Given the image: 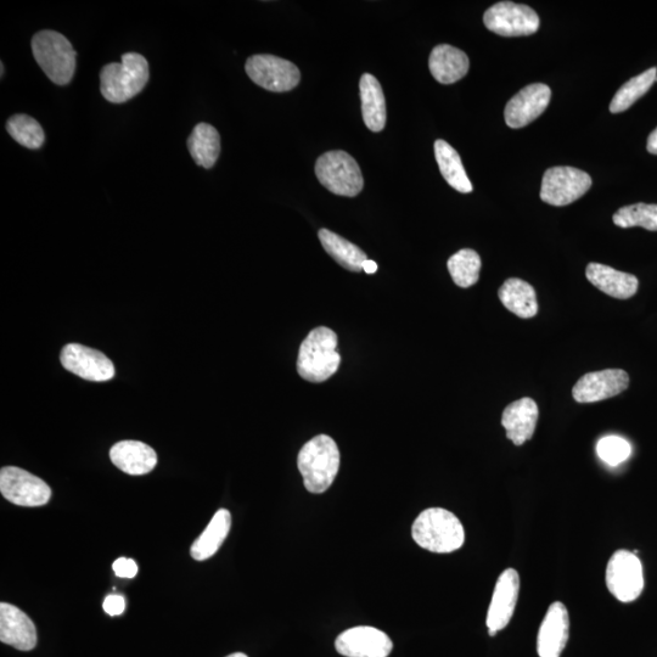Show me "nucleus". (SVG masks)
<instances>
[{"mask_svg": "<svg viewBox=\"0 0 657 657\" xmlns=\"http://www.w3.org/2000/svg\"><path fill=\"white\" fill-rule=\"evenodd\" d=\"M297 466L303 485L314 494L328 491L340 469V451L336 442L327 435H318L302 447Z\"/></svg>", "mask_w": 657, "mask_h": 657, "instance_id": "nucleus-1", "label": "nucleus"}, {"mask_svg": "<svg viewBox=\"0 0 657 657\" xmlns=\"http://www.w3.org/2000/svg\"><path fill=\"white\" fill-rule=\"evenodd\" d=\"M412 537L419 547L431 553L448 554L463 547L465 531L462 522L451 511L430 508L414 521Z\"/></svg>", "mask_w": 657, "mask_h": 657, "instance_id": "nucleus-2", "label": "nucleus"}, {"mask_svg": "<svg viewBox=\"0 0 657 657\" xmlns=\"http://www.w3.org/2000/svg\"><path fill=\"white\" fill-rule=\"evenodd\" d=\"M338 335L325 327L313 329L302 342L297 373L310 383H324L338 372L341 357L338 352Z\"/></svg>", "mask_w": 657, "mask_h": 657, "instance_id": "nucleus-3", "label": "nucleus"}, {"mask_svg": "<svg viewBox=\"0 0 657 657\" xmlns=\"http://www.w3.org/2000/svg\"><path fill=\"white\" fill-rule=\"evenodd\" d=\"M148 61L138 53L122 55L121 63H111L100 72V92L112 104L127 103L149 82Z\"/></svg>", "mask_w": 657, "mask_h": 657, "instance_id": "nucleus-4", "label": "nucleus"}, {"mask_svg": "<svg viewBox=\"0 0 657 657\" xmlns=\"http://www.w3.org/2000/svg\"><path fill=\"white\" fill-rule=\"evenodd\" d=\"M32 52L50 81L66 86L76 71V52L69 39L59 32L41 31L32 38Z\"/></svg>", "mask_w": 657, "mask_h": 657, "instance_id": "nucleus-5", "label": "nucleus"}, {"mask_svg": "<svg viewBox=\"0 0 657 657\" xmlns=\"http://www.w3.org/2000/svg\"><path fill=\"white\" fill-rule=\"evenodd\" d=\"M316 176L329 192L347 198H355L364 187L357 161L341 150L329 151L319 157Z\"/></svg>", "mask_w": 657, "mask_h": 657, "instance_id": "nucleus-6", "label": "nucleus"}, {"mask_svg": "<svg viewBox=\"0 0 657 657\" xmlns=\"http://www.w3.org/2000/svg\"><path fill=\"white\" fill-rule=\"evenodd\" d=\"M606 586L609 592L622 603H632L644 589L642 561L637 554L628 550H617L606 567Z\"/></svg>", "mask_w": 657, "mask_h": 657, "instance_id": "nucleus-7", "label": "nucleus"}, {"mask_svg": "<svg viewBox=\"0 0 657 657\" xmlns=\"http://www.w3.org/2000/svg\"><path fill=\"white\" fill-rule=\"evenodd\" d=\"M245 70L247 76L257 86L269 92L284 93L299 86L300 70L290 61L269 54H258L247 59Z\"/></svg>", "mask_w": 657, "mask_h": 657, "instance_id": "nucleus-8", "label": "nucleus"}, {"mask_svg": "<svg viewBox=\"0 0 657 657\" xmlns=\"http://www.w3.org/2000/svg\"><path fill=\"white\" fill-rule=\"evenodd\" d=\"M592 187L588 173L574 167H553L544 173L541 199L553 206H566L582 198Z\"/></svg>", "mask_w": 657, "mask_h": 657, "instance_id": "nucleus-9", "label": "nucleus"}, {"mask_svg": "<svg viewBox=\"0 0 657 657\" xmlns=\"http://www.w3.org/2000/svg\"><path fill=\"white\" fill-rule=\"evenodd\" d=\"M0 492L19 507H42L52 497V490L46 482L16 466H5L0 471Z\"/></svg>", "mask_w": 657, "mask_h": 657, "instance_id": "nucleus-10", "label": "nucleus"}, {"mask_svg": "<svg viewBox=\"0 0 657 657\" xmlns=\"http://www.w3.org/2000/svg\"><path fill=\"white\" fill-rule=\"evenodd\" d=\"M484 22L488 30L503 37L531 36L539 28L536 11L513 2L492 5L484 15Z\"/></svg>", "mask_w": 657, "mask_h": 657, "instance_id": "nucleus-11", "label": "nucleus"}, {"mask_svg": "<svg viewBox=\"0 0 657 657\" xmlns=\"http://www.w3.org/2000/svg\"><path fill=\"white\" fill-rule=\"evenodd\" d=\"M60 362L72 374L94 383H103L115 376L114 363L104 353L80 344L66 345L61 350Z\"/></svg>", "mask_w": 657, "mask_h": 657, "instance_id": "nucleus-12", "label": "nucleus"}, {"mask_svg": "<svg viewBox=\"0 0 657 657\" xmlns=\"http://www.w3.org/2000/svg\"><path fill=\"white\" fill-rule=\"evenodd\" d=\"M520 592V576L518 571L508 569L502 572L494 588L493 597L487 614V627L490 636H496L499 631L509 625L514 615Z\"/></svg>", "mask_w": 657, "mask_h": 657, "instance_id": "nucleus-13", "label": "nucleus"}, {"mask_svg": "<svg viewBox=\"0 0 657 657\" xmlns=\"http://www.w3.org/2000/svg\"><path fill=\"white\" fill-rule=\"evenodd\" d=\"M628 385L630 376L625 370L605 369L583 375L572 389V396L578 403H595L620 395Z\"/></svg>", "mask_w": 657, "mask_h": 657, "instance_id": "nucleus-14", "label": "nucleus"}, {"mask_svg": "<svg viewBox=\"0 0 657 657\" xmlns=\"http://www.w3.org/2000/svg\"><path fill=\"white\" fill-rule=\"evenodd\" d=\"M338 653L346 657H387L393 644L378 628L361 626L342 632L335 642Z\"/></svg>", "mask_w": 657, "mask_h": 657, "instance_id": "nucleus-15", "label": "nucleus"}, {"mask_svg": "<svg viewBox=\"0 0 657 657\" xmlns=\"http://www.w3.org/2000/svg\"><path fill=\"white\" fill-rule=\"evenodd\" d=\"M552 91L543 83H533L522 88L508 101L504 119L510 128H522L538 119L548 108Z\"/></svg>", "mask_w": 657, "mask_h": 657, "instance_id": "nucleus-16", "label": "nucleus"}, {"mask_svg": "<svg viewBox=\"0 0 657 657\" xmlns=\"http://www.w3.org/2000/svg\"><path fill=\"white\" fill-rule=\"evenodd\" d=\"M570 617L563 603L555 602L549 606L539 628L537 653L539 657H560L569 642Z\"/></svg>", "mask_w": 657, "mask_h": 657, "instance_id": "nucleus-17", "label": "nucleus"}, {"mask_svg": "<svg viewBox=\"0 0 657 657\" xmlns=\"http://www.w3.org/2000/svg\"><path fill=\"white\" fill-rule=\"evenodd\" d=\"M0 640L21 651L36 648L37 631L24 611L8 603L0 604Z\"/></svg>", "mask_w": 657, "mask_h": 657, "instance_id": "nucleus-18", "label": "nucleus"}, {"mask_svg": "<svg viewBox=\"0 0 657 657\" xmlns=\"http://www.w3.org/2000/svg\"><path fill=\"white\" fill-rule=\"evenodd\" d=\"M538 415L537 403L529 397L521 398L504 409L502 425L515 446L525 445V442L531 440L536 431Z\"/></svg>", "mask_w": 657, "mask_h": 657, "instance_id": "nucleus-19", "label": "nucleus"}, {"mask_svg": "<svg viewBox=\"0 0 657 657\" xmlns=\"http://www.w3.org/2000/svg\"><path fill=\"white\" fill-rule=\"evenodd\" d=\"M111 462L128 475L149 474L157 464V454L153 448L139 441L116 443L110 451Z\"/></svg>", "mask_w": 657, "mask_h": 657, "instance_id": "nucleus-20", "label": "nucleus"}, {"mask_svg": "<svg viewBox=\"0 0 657 657\" xmlns=\"http://www.w3.org/2000/svg\"><path fill=\"white\" fill-rule=\"evenodd\" d=\"M589 282L595 288L614 299L627 300L636 295L638 290V279L632 274L616 271L609 266L600 263H589L586 269Z\"/></svg>", "mask_w": 657, "mask_h": 657, "instance_id": "nucleus-21", "label": "nucleus"}, {"mask_svg": "<svg viewBox=\"0 0 657 657\" xmlns=\"http://www.w3.org/2000/svg\"><path fill=\"white\" fill-rule=\"evenodd\" d=\"M469 58L463 50L441 44L432 50L429 67L437 82L452 84L462 80L469 71Z\"/></svg>", "mask_w": 657, "mask_h": 657, "instance_id": "nucleus-22", "label": "nucleus"}, {"mask_svg": "<svg viewBox=\"0 0 657 657\" xmlns=\"http://www.w3.org/2000/svg\"><path fill=\"white\" fill-rule=\"evenodd\" d=\"M362 114L365 126L372 132H381L386 126V100L380 83L370 73H364L359 82Z\"/></svg>", "mask_w": 657, "mask_h": 657, "instance_id": "nucleus-23", "label": "nucleus"}, {"mask_svg": "<svg viewBox=\"0 0 657 657\" xmlns=\"http://www.w3.org/2000/svg\"><path fill=\"white\" fill-rule=\"evenodd\" d=\"M499 300L508 311L522 319H530L538 312L535 289L519 278H510L498 291Z\"/></svg>", "mask_w": 657, "mask_h": 657, "instance_id": "nucleus-24", "label": "nucleus"}, {"mask_svg": "<svg viewBox=\"0 0 657 657\" xmlns=\"http://www.w3.org/2000/svg\"><path fill=\"white\" fill-rule=\"evenodd\" d=\"M230 527H232V515L227 509L218 510L206 530L194 542L190 550L192 557L198 561L212 558L226 541Z\"/></svg>", "mask_w": 657, "mask_h": 657, "instance_id": "nucleus-25", "label": "nucleus"}, {"mask_svg": "<svg viewBox=\"0 0 657 657\" xmlns=\"http://www.w3.org/2000/svg\"><path fill=\"white\" fill-rule=\"evenodd\" d=\"M435 156L443 178L453 189L463 194L473 192V184H471L468 174H466L462 159H460L457 150L453 146L445 140H437L435 142Z\"/></svg>", "mask_w": 657, "mask_h": 657, "instance_id": "nucleus-26", "label": "nucleus"}, {"mask_svg": "<svg viewBox=\"0 0 657 657\" xmlns=\"http://www.w3.org/2000/svg\"><path fill=\"white\" fill-rule=\"evenodd\" d=\"M188 149L196 165L212 168L221 154V137L217 129L207 123H199L188 139Z\"/></svg>", "mask_w": 657, "mask_h": 657, "instance_id": "nucleus-27", "label": "nucleus"}, {"mask_svg": "<svg viewBox=\"0 0 657 657\" xmlns=\"http://www.w3.org/2000/svg\"><path fill=\"white\" fill-rule=\"evenodd\" d=\"M318 237L327 254L333 257L341 267L350 272L363 271V263L368 260V257L357 245L328 229H320Z\"/></svg>", "mask_w": 657, "mask_h": 657, "instance_id": "nucleus-28", "label": "nucleus"}, {"mask_svg": "<svg viewBox=\"0 0 657 657\" xmlns=\"http://www.w3.org/2000/svg\"><path fill=\"white\" fill-rule=\"evenodd\" d=\"M656 77L657 69L653 67V69L640 73V75L623 84L615 94L614 99L611 100L610 111L612 114H620V112L630 109L638 99L642 98L653 87Z\"/></svg>", "mask_w": 657, "mask_h": 657, "instance_id": "nucleus-29", "label": "nucleus"}, {"mask_svg": "<svg viewBox=\"0 0 657 657\" xmlns=\"http://www.w3.org/2000/svg\"><path fill=\"white\" fill-rule=\"evenodd\" d=\"M448 271L453 282L460 288L468 289L479 282L481 271V258L476 251L463 249L449 258Z\"/></svg>", "mask_w": 657, "mask_h": 657, "instance_id": "nucleus-30", "label": "nucleus"}, {"mask_svg": "<svg viewBox=\"0 0 657 657\" xmlns=\"http://www.w3.org/2000/svg\"><path fill=\"white\" fill-rule=\"evenodd\" d=\"M7 131L11 138L27 149L42 148L46 134L39 123L31 116L19 114L10 117L7 122Z\"/></svg>", "mask_w": 657, "mask_h": 657, "instance_id": "nucleus-31", "label": "nucleus"}, {"mask_svg": "<svg viewBox=\"0 0 657 657\" xmlns=\"http://www.w3.org/2000/svg\"><path fill=\"white\" fill-rule=\"evenodd\" d=\"M614 223L617 227L632 228L642 227L657 232V205L636 204L622 207L614 215Z\"/></svg>", "mask_w": 657, "mask_h": 657, "instance_id": "nucleus-32", "label": "nucleus"}, {"mask_svg": "<svg viewBox=\"0 0 657 657\" xmlns=\"http://www.w3.org/2000/svg\"><path fill=\"white\" fill-rule=\"evenodd\" d=\"M597 452L604 463L617 466L631 457L632 447L625 438L606 436L598 442Z\"/></svg>", "mask_w": 657, "mask_h": 657, "instance_id": "nucleus-33", "label": "nucleus"}, {"mask_svg": "<svg viewBox=\"0 0 657 657\" xmlns=\"http://www.w3.org/2000/svg\"><path fill=\"white\" fill-rule=\"evenodd\" d=\"M112 569H114L116 576L122 578H134L138 574L136 561L127 558L117 559L112 565Z\"/></svg>", "mask_w": 657, "mask_h": 657, "instance_id": "nucleus-34", "label": "nucleus"}, {"mask_svg": "<svg viewBox=\"0 0 657 657\" xmlns=\"http://www.w3.org/2000/svg\"><path fill=\"white\" fill-rule=\"evenodd\" d=\"M103 608L106 614L110 616L122 615L126 609L125 598L119 594L108 595L104 600Z\"/></svg>", "mask_w": 657, "mask_h": 657, "instance_id": "nucleus-35", "label": "nucleus"}, {"mask_svg": "<svg viewBox=\"0 0 657 657\" xmlns=\"http://www.w3.org/2000/svg\"><path fill=\"white\" fill-rule=\"evenodd\" d=\"M647 149L650 154L657 155V128L650 133L648 138Z\"/></svg>", "mask_w": 657, "mask_h": 657, "instance_id": "nucleus-36", "label": "nucleus"}, {"mask_svg": "<svg viewBox=\"0 0 657 657\" xmlns=\"http://www.w3.org/2000/svg\"><path fill=\"white\" fill-rule=\"evenodd\" d=\"M363 271L367 274H374L378 272V265L372 260H367L363 263Z\"/></svg>", "mask_w": 657, "mask_h": 657, "instance_id": "nucleus-37", "label": "nucleus"}, {"mask_svg": "<svg viewBox=\"0 0 657 657\" xmlns=\"http://www.w3.org/2000/svg\"><path fill=\"white\" fill-rule=\"evenodd\" d=\"M227 657H249V656H247V655H245V654H243V653H234V654L229 655V656H227Z\"/></svg>", "mask_w": 657, "mask_h": 657, "instance_id": "nucleus-38", "label": "nucleus"}, {"mask_svg": "<svg viewBox=\"0 0 657 657\" xmlns=\"http://www.w3.org/2000/svg\"><path fill=\"white\" fill-rule=\"evenodd\" d=\"M0 67H2V73H0V76L3 77L4 76V64L2 63V65H0Z\"/></svg>", "mask_w": 657, "mask_h": 657, "instance_id": "nucleus-39", "label": "nucleus"}]
</instances>
